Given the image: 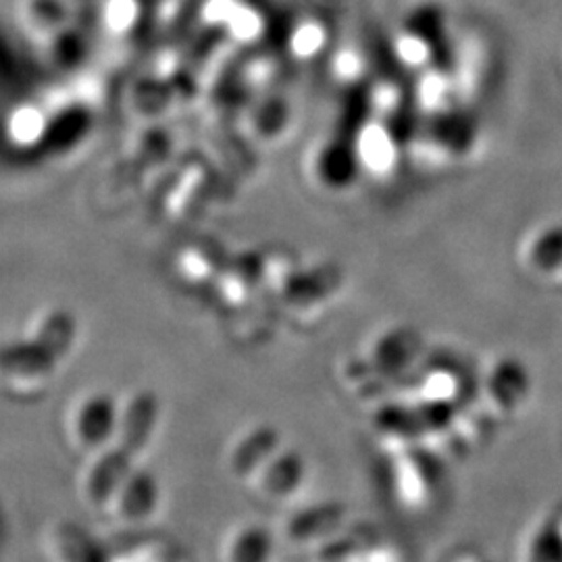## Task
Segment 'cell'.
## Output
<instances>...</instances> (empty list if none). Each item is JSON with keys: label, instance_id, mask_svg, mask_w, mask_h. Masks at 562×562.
<instances>
[]
</instances>
